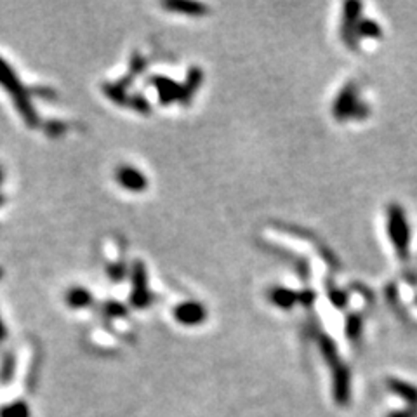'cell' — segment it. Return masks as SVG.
Listing matches in <instances>:
<instances>
[{
    "instance_id": "10",
    "label": "cell",
    "mask_w": 417,
    "mask_h": 417,
    "mask_svg": "<svg viewBox=\"0 0 417 417\" xmlns=\"http://www.w3.org/2000/svg\"><path fill=\"white\" fill-rule=\"evenodd\" d=\"M4 204V197H2V195H0V205Z\"/></svg>"
},
{
    "instance_id": "2",
    "label": "cell",
    "mask_w": 417,
    "mask_h": 417,
    "mask_svg": "<svg viewBox=\"0 0 417 417\" xmlns=\"http://www.w3.org/2000/svg\"><path fill=\"white\" fill-rule=\"evenodd\" d=\"M117 181L122 188L130 191H141L146 188V178L139 171L132 169L130 165H120L115 174Z\"/></svg>"
},
{
    "instance_id": "9",
    "label": "cell",
    "mask_w": 417,
    "mask_h": 417,
    "mask_svg": "<svg viewBox=\"0 0 417 417\" xmlns=\"http://www.w3.org/2000/svg\"><path fill=\"white\" fill-rule=\"evenodd\" d=\"M2 179H4V171H2V167H0V184H2Z\"/></svg>"
},
{
    "instance_id": "3",
    "label": "cell",
    "mask_w": 417,
    "mask_h": 417,
    "mask_svg": "<svg viewBox=\"0 0 417 417\" xmlns=\"http://www.w3.org/2000/svg\"><path fill=\"white\" fill-rule=\"evenodd\" d=\"M64 302L73 309H82L93 302V296H91V292L87 289L77 285L68 289L67 294H64Z\"/></svg>"
},
{
    "instance_id": "5",
    "label": "cell",
    "mask_w": 417,
    "mask_h": 417,
    "mask_svg": "<svg viewBox=\"0 0 417 417\" xmlns=\"http://www.w3.org/2000/svg\"><path fill=\"white\" fill-rule=\"evenodd\" d=\"M0 417H32L30 405L23 400H16L0 409Z\"/></svg>"
},
{
    "instance_id": "11",
    "label": "cell",
    "mask_w": 417,
    "mask_h": 417,
    "mask_svg": "<svg viewBox=\"0 0 417 417\" xmlns=\"http://www.w3.org/2000/svg\"><path fill=\"white\" fill-rule=\"evenodd\" d=\"M2 276H4V270L0 268V278H2Z\"/></svg>"
},
{
    "instance_id": "7",
    "label": "cell",
    "mask_w": 417,
    "mask_h": 417,
    "mask_svg": "<svg viewBox=\"0 0 417 417\" xmlns=\"http://www.w3.org/2000/svg\"><path fill=\"white\" fill-rule=\"evenodd\" d=\"M388 417H417V407H410V409L398 410V412H393Z\"/></svg>"
},
{
    "instance_id": "1",
    "label": "cell",
    "mask_w": 417,
    "mask_h": 417,
    "mask_svg": "<svg viewBox=\"0 0 417 417\" xmlns=\"http://www.w3.org/2000/svg\"><path fill=\"white\" fill-rule=\"evenodd\" d=\"M0 87L11 97L12 104L16 106L19 117H21L26 126L30 127V129L40 126V119H38L37 110H35L34 103H32L30 93L23 86L14 68L2 56H0Z\"/></svg>"
},
{
    "instance_id": "4",
    "label": "cell",
    "mask_w": 417,
    "mask_h": 417,
    "mask_svg": "<svg viewBox=\"0 0 417 417\" xmlns=\"http://www.w3.org/2000/svg\"><path fill=\"white\" fill-rule=\"evenodd\" d=\"M391 390L395 391L396 395L402 396L407 403H410L412 407H417V388L410 386V384L403 383V381H390Z\"/></svg>"
},
{
    "instance_id": "8",
    "label": "cell",
    "mask_w": 417,
    "mask_h": 417,
    "mask_svg": "<svg viewBox=\"0 0 417 417\" xmlns=\"http://www.w3.org/2000/svg\"><path fill=\"white\" fill-rule=\"evenodd\" d=\"M5 337H8V329H5V325L0 320V343H2Z\"/></svg>"
},
{
    "instance_id": "6",
    "label": "cell",
    "mask_w": 417,
    "mask_h": 417,
    "mask_svg": "<svg viewBox=\"0 0 417 417\" xmlns=\"http://www.w3.org/2000/svg\"><path fill=\"white\" fill-rule=\"evenodd\" d=\"M16 370V358L12 355H8L2 361V367H0V383L8 384L9 381L14 377Z\"/></svg>"
}]
</instances>
